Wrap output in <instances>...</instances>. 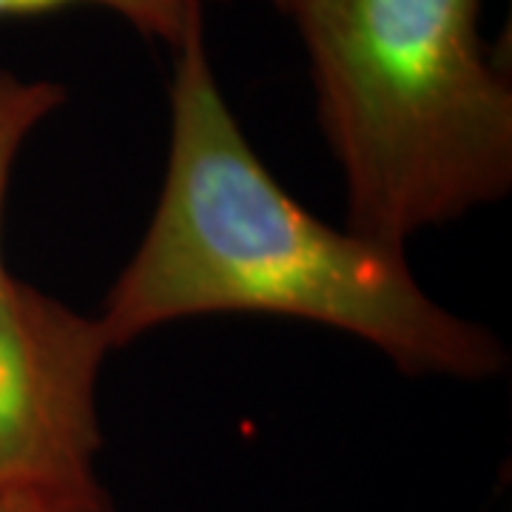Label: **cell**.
<instances>
[{
	"label": "cell",
	"instance_id": "cell-6",
	"mask_svg": "<svg viewBox=\"0 0 512 512\" xmlns=\"http://www.w3.org/2000/svg\"><path fill=\"white\" fill-rule=\"evenodd\" d=\"M0 512H117L103 484L60 495H26L0 490Z\"/></svg>",
	"mask_w": 512,
	"mask_h": 512
},
{
	"label": "cell",
	"instance_id": "cell-3",
	"mask_svg": "<svg viewBox=\"0 0 512 512\" xmlns=\"http://www.w3.org/2000/svg\"><path fill=\"white\" fill-rule=\"evenodd\" d=\"M97 316L0 274V490L60 495L100 484Z\"/></svg>",
	"mask_w": 512,
	"mask_h": 512
},
{
	"label": "cell",
	"instance_id": "cell-1",
	"mask_svg": "<svg viewBox=\"0 0 512 512\" xmlns=\"http://www.w3.org/2000/svg\"><path fill=\"white\" fill-rule=\"evenodd\" d=\"M171 55L163 188L97 313L111 348L180 319L262 313L350 333L407 376L484 382L510 367L504 339L436 302L402 248L316 220L279 185L222 94L205 18Z\"/></svg>",
	"mask_w": 512,
	"mask_h": 512
},
{
	"label": "cell",
	"instance_id": "cell-4",
	"mask_svg": "<svg viewBox=\"0 0 512 512\" xmlns=\"http://www.w3.org/2000/svg\"><path fill=\"white\" fill-rule=\"evenodd\" d=\"M66 86L49 77H26L0 66V234L12 171L29 137L66 103ZM0 274H6L0 254Z\"/></svg>",
	"mask_w": 512,
	"mask_h": 512
},
{
	"label": "cell",
	"instance_id": "cell-7",
	"mask_svg": "<svg viewBox=\"0 0 512 512\" xmlns=\"http://www.w3.org/2000/svg\"><path fill=\"white\" fill-rule=\"evenodd\" d=\"M268 3H274V6H276V9H279V12H285V15H291L293 6H296L299 0H268Z\"/></svg>",
	"mask_w": 512,
	"mask_h": 512
},
{
	"label": "cell",
	"instance_id": "cell-5",
	"mask_svg": "<svg viewBox=\"0 0 512 512\" xmlns=\"http://www.w3.org/2000/svg\"><path fill=\"white\" fill-rule=\"evenodd\" d=\"M214 0H0V18H26L69 6H94L126 20L134 32L160 40L168 49H177L188 26L205 18V9Z\"/></svg>",
	"mask_w": 512,
	"mask_h": 512
},
{
	"label": "cell",
	"instance_id": "cell-2",
	"mask_svg": "<svg viewBox=\"0 0 512 512\" xmlns=\"http://www.w3.org/2000/svg\"><path fill=\"white\" fill-rule=\"evenodd\" d=\"M481 12L484 0L293 6L353 234L407 251L510 194L512 86Z\"/></svg>",
	"mask_w": 512,
	"mask_h": 512
}]
</instances>
